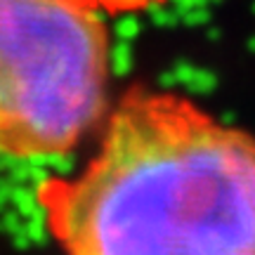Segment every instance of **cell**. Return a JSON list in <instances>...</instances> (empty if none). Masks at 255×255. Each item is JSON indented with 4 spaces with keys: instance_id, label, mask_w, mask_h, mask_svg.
I'll use <instances>...</instances> for the list:
<instances>
[{
    "instance_id": "1",
    "label": "cell",
    "mask_w": 255,
    "mask_h": 255,
    "mask_svg": "<svg viewBox=\"0 0 255 255\" xmlns=\"http://www.w3.org/2000/svg\"><path fill=\"white\" fill-rule=\"evenodd\" d=\"M38 203L64 255H255V137L132 88L90 163Z\"/></svg>"
},
{
    "instance_id": "2",
    "label": "cell",
    "mask_w": 255,
    "mask_h": 255,
    "mask_svg": "<svg viewBox=\"0 0 255 255\" xmlns=\"http://www.w3.org/2000/svg\"><path fill=\"white\" fill-rule=\"evenodd\" d=\"M109 31L66 0H0V156H66L107 111Z\"/></svg>"
},
{
    "instance_id": "3",
    "label": "cell",
    "mask_w": 255,
    "mask_h": 255,
    "mask_svg": "<svg viewBox=\"0 0 255 255\" xmlns=\"http://www.w3.org/2000/svg\"><path fill=\"white\" fill-rule=\"evenodd\" d=\"M73 2L78 7L85 9H95V12H107V14H128V12H139V9L154 7L161 5L165 0H66Z\"/></svg>"
}]
</instances>
